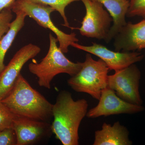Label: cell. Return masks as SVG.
I'll return each instance as SVG.
<instances>
[{"label":"cell","instance_id":"1","mask_svg":"<svg viewBox=\"0 0 145 145\" xmlns=\"http://www.w3.org/2000/svg\"><path fill=\"white\" fill-rule=\"evenodd\" d=\"M88 101L85 99L74 101L71 93L61 91L52 108V132L63 145H78L79 127L86 116Z\"/></svg>","mask_w":145,"mask_h":145},{"label":"cell","instance_id":"2","mask_svg":"<svg viewBox=\"0 0 145 145\" xmlns=\"http://www.w3.org/2000/svg\"><path fill=\"white\" fill-rule=\"evenodd\" d=\"M1 101L18 117L48 122L52 117L53 105L33 88L21 74Z\"/></svg>","mask_w":145,"mask_h":145},{"label":"cell","instance_id":"3","mask_svg":"<svg viewBox=\"0 0 145 145\" xmlns=\"http://www.w3.org/2000/svg\"><path fill=\"white\" fill-rule=\"evenodd\" d=\"M49 49L46 55L40 63L29 65V71L36 75L39 86L50 89L53 78L60 73L74 76L82 68L83 63H74L68 59L57 46L58 40L49 34Z\"/></svg>","mask_w":145,"mask_h":145},{"label":"cell","instance_id":"4","mask_svg":"<svg viewBox=\"0 0 145 145\" xmlns=\"http://www.w3.org/2000/svg\"><path fill=\"white\" fill-rule=\"evenodd\" d=\"M109 70L103 60L96 61L87 53L82 68L68 80L67 84L76 92L88 93L99 101L102 91L107 87Z\"/></svg>","mask_w":145,"mask_h":145},{"label":"cell","instance_id":"5","mask_svg":"<svg viewBox=\"0 0 145 145\" xmlns=\"http://www.w3.org/2000/svg\"><path fill=\"white\" fill-rule=\"evenodd\" d=\"M10 9L15 13L19 11L23 12L40 26L51 30L57 36L59 47L64 53L68 52L69 47L72 43L79 41L75 33L66 34L54 25L50 15L55 10L49 6L31 0H16Z\"/></svg>","mask_w":145,"mask_h":145},{"label":"cell","instance_id":"6","mask_svg":"<svg viewBox=\"0 0 145 145\" xmlns=\"http://www.w3.org/2000/svg\"><path fill=\"white\" fill-rule=\"evenodd\" d=\"M86 8L82 25L77 29L82 36L99 40L106 39L112 19L101 3L93 0H81Z\"/></svg>","mask_w":145,"mask_h":145},{"label":"cell","instance_id":"7","mask_svg":"<svg viewBox=\"0 0 145 145\" xmlns=\"http://www.w3.org/2000/svg\"><path fill=\"white\" fill-rule=\"evenodd\" d=\"M140 71L135 64L115 71L108 76L107 87L111 89L119 98L130 103L142 105L139 87Z\"/></svg>","mask_w":145,"mask_h":145},{"label":"cell","instance_id":"8","mask_svg":"<svg viewBox=\"0 0 145 145\" xmlns=\"http://www.w3.org/2000/svg\"><path fill=\"white\" fill-rule=\"evenodd\" d=\"M40 47L29 43L19 50L0 74V101L8 95L24 65L40 52Z\"/></svg>","mask_w":145,"mask_h":145},{"label":"cell","instance_id":"9","mask_svg":"<svg viewBox=\"0 0 145 145\" xmlns=\"http://www.w3.org/2000/svg\"><path fill=\"white\" fill-rule=\"evenodd\" d=\"M144 107L128 103L119 98L114 91L107 87L102 91L97 106L88 111V118L122 114H133L144 111Z\"/></svg>","mask_w":145,"mask_h":145},{"label":"cell","instance_id":"10","mask_svg":"<svg viewBox=\"0 0 145 145\" xmlns=\"http://www.w3.org/2000/svg\"><path fill=\"white\" fill-rule=\"evenodd\" d=\"M71 46L99 57L106 64L109 70L114 71L141 61L144 57V55L140 52L112 51L105 46L95 42H92L90 46L73 42Z\"/></svg>","mask_w":145,"mask_h":145},{"label":"cell","instance_id":"11","mask_svg":"<svg viewBox=\"0 0 145 145\" xmlns=\"http://www.w3.org/2000/svg\"><path fill=\"white\" fill-rule=\"evenodd\" d=\"M12 128L16 134V145L34 144L52 132L49 122L18 116L14 119Z\"/></svg>","mask_w":145,"mask_h":145},{"label":"cell","instance_id":"12","mask_svg":"<svg viewBox=\"0 0 145 145\" xmlns=\"http://www.w3.org/2000/svg\"><path fill=\"white\" fill-rule=\"evenodd\" d=\"M114 39L116 51L134 52L145 49V18L137 23H127Z\"/></svg>","mask_w":145,"mask_h":145},{"label":"cell","instance_id":"13","mask_svg":"<svg viewBox=\"0 0 145 145\" xmlns=\"http://www.w3.org/2000/svg\"><path fill=\"white\" fill-rule=\"evenodd\" d=\"M129 131L120 122H115L112 125L104 123L102 129L96 131L93 145H131Z\"/></svg>","mask_w":145,"mask_h":145},{"label":"cell","instance_id":"14","mask_svg":"<svg viewBox=\"0 0 145 145\" xmlns=\"http://www.w3.org/2000/svg\"><path fill=\"white\" fill-rule=\"evenodd\" d=\"M101 3L112 19V25L105 42H110L125 26V18L129 7V0H93Z\"/></svg>","mask_w":145,"mask_h":145},{"label":"cell","instance_id":"15","mask_svg":"<svg viewBox=\"0 0 145 145\" xmlns=\"http://www.w3.org/2000/svg\"><path fill=\"white\" fill-rule=\"evenodd\" d=\"M16 17L11 22L10 29L0 40V74L5 67L4 63L7 52L10 48L17 34L24 27L26 17L24 13L21 11L16 12Z\"/></svg>","mask_w":145,"mask_h":145},{"label":"cell","instance_id":"16","mask_svg":"<svg viewBox=\"0 0 145 145\" xmlns=\"http://www.w3.org/2000/svg\"><path fill=\"white\" fill-rule=\"evenodd\" d=\"M35 2L40 3L42 4L49 6L55 10L58 11L63 20V25L66 27H69V24L67 17L66 16L65 10L67 6L74 2L78 1L80 0H31Z\"/></svg>","mask_w":145,"mask_h":145},{"label":"cell","instance_id":"17","mask_svg":"<svg viewBox=\"0 0 145 145\" xmlns=\"http://www.w3.org/2000/svg\"><path fill=\"white\" fill-rule=\"evenodd\" d=\"M16 116L0 101V131L12 128Z\"/></svg>","mask_w":145,"mask_h":145},{"label":"cell","instance_id":"18","mask_svg":"<svg viewBox=\"0 0 145 145\" xmlns=\"http://www.w3.org/2000/svg\"><path fill=\"white\" fill-rule=\"evenodd\" d=\"M129 7L126 17L133 18L136 16L145 18V0H129Z\"/></svg>","mask_w":145,"mask_h":145},{"label":"cell","instance_id":"19","mask_svg":"<svg viewBox=\"0 0 145 145\" xmlns=\"http://www.w3.org/2000/svg\"><path fill=\"white\" fill-rule=\"evenodd\" d=\"M10 8H6L0 12V40L10 29L13 15Z\"/></svg>","mask_w":145,"mask_h":145},{"label":"cell","instance_id":"20","mask_svg":"<svg viewBox=\"0 0 145 145\" xmlns=\"http://www.w3.org/2000/svg\"><path fill=\"white\" fill-rule=\"evenodd\" d=\"M17 139L12 128L0 131V145H16Z\"/></svg>","mask_w":145,"mask_h":145},{"label":"cell","instance_id":"21","mask_svg":"<svg viewBox=\"0 0 145 145\" xmlns=\"http://www.w3.org/2000/svg\"><path fill=\"white\" fill-rule=\"evenodd\" d=\"M16 0H0V12L6 8H10Z\"/></svg>","mask_w":145,"mask_h":145}]
</instances>
